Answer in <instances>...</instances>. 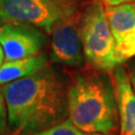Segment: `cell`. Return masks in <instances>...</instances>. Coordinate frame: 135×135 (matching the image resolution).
I'll use <instances>...</instances> for the list:
<instances>
[{"mask_svg":"<svg viewBox=\"0 0 135 135\" xmlns=\"http://www.w3.org/2000/svg\"><path fill=\"white\" fill-rule=\"evenodd\" d=\"M120 135H130V134H127V133H120Z\"/></svg>","mask_w":135,"mask_h":135,"instance_id":"obj_16","label":"cell"},{"mask_svg":"<svg viewBox=\"0 0 135 135\" xmlns=\"http://www.w3.org/2000/svg\"><path fill=\"white\" fill-rule=\"evenodd\" d=\"M116 49L125 61L135 57V2L105 5Z\"/></svg>","mask_w":135,"mask_h":135,"instance_id":"obj_7","label":"cell"},{"mask_svg":"<svg viewBox=\"0 0 135 135\" xmlns=\"http://www.w3.org/2000/svg\"><path fill=\"white\" fill-rule=\"evenodd\" d=\"M78 13V0H0V18L3 22L28 23L47 34Z\"/></svg>","mask_w":135,"mask_h":135,"instance_id":"obj_4","label":"cell"},{"mask_svg":"<svg viewBox=\"0 0 135 135\" xmlns=\"http://www.w3.org/2000/svg\"><path fill=\"white\" fill-rule=\"evenodd\" d=\"M128 75H129V79H130L132 88H133V90L135 92V61L132 62V64L130 65L129 71H128Z\"/></svg>","mask_w":135,"mask_h":135,"instance_id":"obj_13","label":"cell"},{"mask_svg":"<svg viewBox=\"0 0 135 135\" xmlns=\"http://www.w3.org/2000/svg\"><path fill=\"white\" fill-rule=\"evenodd\" d=\"M79 29L86 63L90 68L110 73L125 62L116 49L102 2L94 0L83 8L79 17Z\"/></svg>","mask_w":135,"mask_h":135,"instance_id":"obj_3","label":"cell"},{"mask_svg":"<svg viewBox=\"0 0 135 135\" xmlns=\"http://www.w3.org/2000/svg\"><path fill=\"white\" fill-rule=\"evenodd\" d=\"M80 13L55 27L50 38V60L66 67L83 68L86 59L80 29Z\"/></svg>","mask_w":135,"mask_h":135,"instance_id":"obj_6","label":"cell"},{"mask_svg":"<svg viewBox=\"0 0 135 135\" xmlns=\"http://www.w3.org/2000/svg\"><path fill=\"white\" fill-rule=\"evenodd\" d=\"M47 41L45 31L28 23L8 21L0 26V45L5 61L41 53Z\"/></svg>","mask_w":135,"mask_h":135,"instance_id":"obj_5","label":"cell"},{"mask_svg":"<svg viewBox=\"0 0 135 135\" xmlns=\"http://www.w3.org/2000/svg\"><path fill=\"white\" fill-rule=\"evenodd\" d=\"M98 1L102 2L104 5H110V6L123 4V3H131V2H135V0H98Z\"/></svg>","mask_w":135,"mask_h":135,"instance_id":"obj_12","label":"cell"},{"mask_svg":"<svg viewBox=\"0 0 135 135\" xmlns=\"http://www.w3.org/2000/svg\"><path fill=\"white\" fill-rule=\"evenodd\" d=\"M113 80L119 113L120 133L135 135V92L128 71L123 66H118L113 71Z\"/></svg>","mask_w":135,"mask_h":135,"instance_id":"obj_8","label":"cell"},{"mask_svg":"<svg viewBox=\"0 0 135 135\" xmlns=\"http://www.w3.org/2000/svg\"><path fill=\"white\" fill-rule=\"evenodd\" d=\"M48 55L41 52L12 61H4L0 67V85L27 77L49 65Z\"/></svg>","mask_w":135,"mask_h":135,"instance_id":"obj_9","label":"cell"},{"mask_svg":"<svg viewBox=\"0 0 135 135\" xmlns=\"http://www.w3.org/2000/svg\"><path fill=\"white\" fill-rule=\"evenodd\" d=\"M70 79L48 65L38 72L2 85L11 135H33L68 119Z\"/></svg>","mask_w":135,"mask_h":135,"instance_id":"obj_1","label":"cell"},{"mask_svg":"<svg viewBox=\"0 0 135 135\" xmlns=\"http://www.w3.org/2000/svg\"><path fill=\"white\" fill-rule=\"evenodd\" d=\"M68 119L81 130L114 135L119 124L114 80L91 68L75 73L67 92Z\"/></svg>","mask_w":135,"mask_h":135,"instance_id":"obj_2","label":"cell"},{"mask_svg":"<svg viewBox=\"0 0 135 135\" xmlns=\"http://www.w3.org/2000/svg\"><path fill=\"white\" fill-rule=\"evenodd\" d=\"M0 135H11L8 123V112L2 86L0 87Z\"/></svg>","mask_w":135,"mask_h":135,"instance_id":"obj_11","label":"cell"},{"mask_svg":"<svg viewBox=\"0 0 135 135\" xmlns=\"http://www.w3.org/2000/svg\"><path fill=\"white\" fill-rule=\"evenodd\" d=\"M5 61V55H4V51H3V49L1 47V45H0V67H1V65L4 63Z\"/></svg>","mask_w":135,"mask_h":135,"instance_id":"obj_14","label":"cell"},{"mask_svg":"<svg viewBox=\"0 0 135 135\" xmlns=\"http://www.w3.org/2000/svg\"><path fill=\"white\" fill-rule=\"evenodd\" d=\"M33 135H104L101 133H91L81 130L73 124L69 119H66L57 125L49 128L47 130L39 132Z\"/></svg>","mask_w":135,"mask_h":135,"instance_id":"obj_10","label":"cell"},{"mask_svg":"<svg viewBox=\"0 0 135 135\" xmlns=\"http://www.w3.org/2000/svg\"><path fill=\"white\" fill-rule=\"evenodd\" d=\"M3 23H4V22H3V20H2L1 18H0V26H1V25L3 24Z\"/></svg>","mask_w":135,"mask_h":135,"instance_id":"obj_15","label":"cell"}]
</instances>
